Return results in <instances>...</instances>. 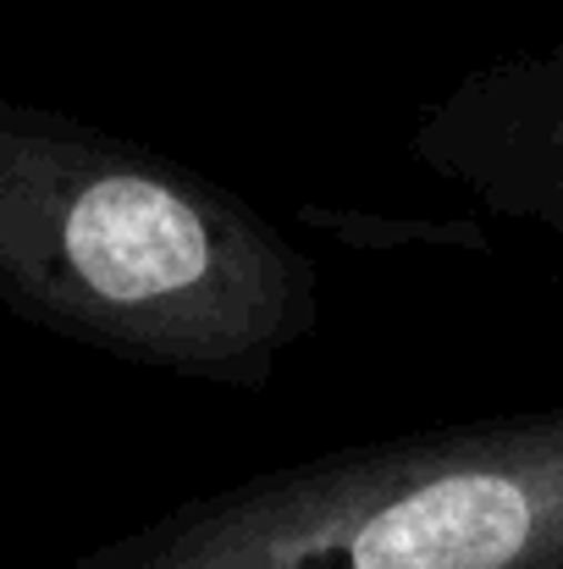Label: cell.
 Wrapping results in <instances>:
<instances>
[{
  "instance_id": "cell-1",
  "label": "cell",
  "mask_w": 563,
  "mask_h": 569,
  "mask_svg": "<svg viewBox=\"0 0 563 569\" xmlns=\"http://www.w3.org/2000/svg\"><path fill=\"white\" fill-rule=\"evenodd\" d=\"M0 310L139 371L265 392L321 332V266L193 161L0 94Z\"/></svg>"
},
{
  "instance_id": "cell-2",
  "label": "cell",
  "mask_w": 563,
  "mask_h": 569,
  "mask_svg": "<svg viewBox=\"0 0 563 569\" xmlns=\"http://www.w3.org/2000/svg\"><path fill=\"white\" fill-rule=\"evenodd\" d=\"M61 569H563V403L254 470Z\"/></svg>"
},
{
  "instance_id": "cell-3",
  "label": "cell",
  "mask_w": 563,
  "mask_h": 569,
  "mask_svg": "<svg viewBox=\"0 0 563 569\" xmlns=\"http://www.w3.org/2000/svg\"><path fill=\"white\" fill-rule=\"evenodd\" d=\"M409 156L475 216L563 238V33L448 83Z\"/></svg>"
},
{
  "instance_id": "cell-4",
  "label": "cell",
  "mask_w": 563,
  "mask_h": 569,
  "mask_svg": "<svg viewBox=\"0 0 563 569\" xmlns=\"http://www.w3.org/2000/svg\"><path fill=\"white\" fill-rule=\"evenodd\" d=\"M326 238L349 243L354 254L386 249H486V221L470 216H386V210H338V204H304L299 210Z\"/></svg>"
}]
</instances>
